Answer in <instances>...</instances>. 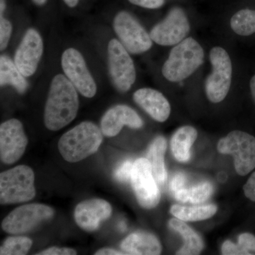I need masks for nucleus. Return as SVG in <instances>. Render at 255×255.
<instances>
[{"instance_id":"1","label":"nucleus","mask_w":255,"mask_h":255,"mask_svg":"<svg viewBox=\"0 0 255 255\" xmlns=\"http://www.w3.org/2000/svg\"><path fill=\"white\" fill-rule=\"evenodd\" d=\"M77 89L63 75H55L50 83L44 110V124L53 131L60 130L73 122L78 114Z\"/></svg>"},{"instance_id":"2","label":"nucleus","mask_w":255,"mask_h":255,"mask_svg":"<svg viewBox=\"0 0 255 255\" xmlns=\"http://www.w3.org/2000/svg\"><path fill=\"white\" fill-rule=\"evenodd\" d=\"M102 134L92 122H82L60 137V153L69 162H80L98 150L103 140Z\"/></svg>"},{"instance_id":"3","label":"nucleus","mask_w":255,"mask_h":255,"mask_svg":"<svg viewBox=\"0 0 255 255\" xmlns=\"http://www.w3.org/2000/svg\"><path fill=\"white\" fill-rule=\"evenodd\" d=\"M202 47L191 37L185 38L171 50L162 69V75L171 82H179L191 76L204 62Z\"/></svg>"},{"instance_id":"4","label":"nucleus","mask_w":255,"mask_h":255,"mask_svg":"<svg viewBox=\"0 0 255 255\" xmlns=\"http://www.w3.org/2000/svg\"><path fill=\"white\" fill-rule=\"evenodd\" d=\"M35 174L26 165L16 166L0 174V203L12 204L31 201L36 196Z\"/></svg>"},{"instance_id":"5","label":"nucleus","mask_w":255,"mask_h":255,"mask_svg":"<svg viewBox=\"0 0 255 255\" xmlns=\"http://www.w3.org/2000/svg\"><path fill=\"white\" fill-rule=\"evenodd\" d=\"M218 150L232 155L235 168L241 176H246L255 167V137L248 132L234 130L218 143Z\"/></svg>"},{"instance_id":"6","label":"nucleus","mask_w":255,"mask_h":255,"mask_svg":"<svg viewBox=\"0 0 255 255\" xmlns=\"http://www.w3.org/2000/svg\"><path fill=\"white\" fill-rule=\"evenodd\" d=\"M212 73L206 79L205 90L208 99L213 103L222 102L231 88L232 63L226 50L215 47L210 51Z\"/></svg>"},{"instance_id":"7","label":"nucleus","mask_w":255,"mask_h":255,"mask_svg":"<svg viewBox=\"0 0 255 255\" xmlns=\"http://www.w3.org/2000/svg\"><path fill=\"white\" fill-rule=\"evenodd\" d=\"M114 28L119 41L128 53L141 54L152 46L150 34L136 18L127 11H120L117 14L114 18Z\"/></svg>"},{"instance_id":"8","label":"nucleus","mask_w":255,"mask_h":255,"mask_svg":"<svg viewBox=\"0 0 255 255\" xmlns=\"http://www.w3.org/2000/svg\"><path fill=\"white\" fill-rule=\"evenodd\" d=\"M54 214V210L45 204H31L19 206L3 220L1 228L9 234H23L41 223L51 219Z\"/></svg>"},{"instance_id":"9","label":"nucleus","mask_w":255,"mask_h":255,"mask_svg":"<svg viewBox=\"0 0 255 255\" xmlns=\"http://www.w3.org/2000/svg\"><path fill=\"white\" fill-rule=\"evenodd\" d=\"M109 69L112 83L122 93L130 90L136 79L135 65L120 41L111 40L108 45Z\"/></svg>"},{"instance_id":"10","label":"nucleus","mask_w":255,"mask_h":255,"mask_svg":"<svg viewBox=\"0 0 255 255\" xmlns=\"http://www.w3.org/2000/svg\"><path fill=\"white\" fill-rule=\"evenodd\" d=\"M130 181L140 206L150 209L158 205L161 198L160 191L148 159L139 158L134 162Z\"/></svg>"},{"instance_id":"11","label":"nucleus","mask_w":255,"mask_h":255,"mask_svg":"<svg viewBox=\"0 0 255 255\" xmlns=\"http://www.w3.org/2000/svg\"><path fill=\"white\" fill-rule=\"evenodd\" d=\"M61 66L66 78L84 97L92 98L96 95L97 85L78 50L73 48L65 50L61 57Z\"/></svg>"},{"instance_id":"12","label":"nucleus","mask_w":255,"mask_h":255,"mask_svg":"<svg viewBox=\"0 0 255 255\" xmlns=\"http://www.w3.org/2000/svg\"><path fill=\"white\" fill-rule=\"evenodd\" d=\"M190 31L187 15L179 7H174L161 22L151 30L152 41L160 46H170L180 43Z\"/></svg>"},{"instance_id":"13","label":"nucleus","mask_w":255,"mask_h":255,"mask_svg":"<svg viewBox=\"0 0 255 255\" xmlns=\"http://www.w3.org/2000/svg\"><path fill=\"white\" fill-rule=\"evenodd\" d=\"M28 138L22 124L17 119L6 121L0 126V158L11 164L21 158L27 147Z\"/></svg>"},{"instance_id":"14","label":"nucleus","mask_w":255,"mask_h":255,"mask_svg":"<svg viewBox=\"0 0 255 255\" xmlns=\"http://www.w3.org/2000/svg\"><path fill=\"white\" fill-rule=\"evenodd\" d=\"M43 53V42L41 35L34 28H29L14 55V63L25 78L36 73Z\"/></svg>"},{"instance_id":"15","label":"nucleus","mask_w":255,"mask_h":255,"mask_svg":"<svg viewBox=\"0 0 255 255\" xmlns=\"http://www.w3.org/2000/svg\"><path fill=\"white\" fill-rule=\"evenodd\" d=\"M112 208L110 203L103 199H93L84 201L75 210V222L86 231H97L101 223L110 219Z\"/></svg>"},{"instance_id":"16","label":"nucleus","mask_w":255,"mask_h":255,"mask_svg":"<svg viewBox=\"0 0 255 255\" xmlns=\"http://www.w3.org/2000/svg\"><path fill=\"white\" fill-rule=\"evenodd\" d=\"M124 126L135 129L143 126L136 112L127 105L114 106L106 112L101 121V130L107 137L118 135Z\"/></svg>"},{"instance_id":"17","label":"nucleus","mask_w":255,"mask_h":255,"mask_svg":"<svg viewBox=\"0 0 255 255\" xmlns=\"http://www.w3.org/2000/svg\"><path fill=\"white\" fill-rule=\"evenodd\" d=\"M133 100L157 122H164L170 115L171 107L168 100L157 90L139 89L133 94Z\"/></svg>"},{"instance_id":"18","label":"nucleus","mask_w":255,"mask_h":255,"mask_svg":"<svg viewBox=\"0 0 255 255\" xmlns=\"http://www.w3.org/2000/svg\"><path fill=\"white\" fill-rule=\"evenodd\" d=\"M121 248L125 255H157L162 251L157 238L150 233H132L122 241Z\"/></svg>"},{"instance_id":"19","label":"nucleus","mask_w":255,"mask_h":255,"mask_svg":"<svg viewBox=\"0 0 255 255\" xmlns=\"http://www.w3.org/2000/svg\"><path fill=\"white\" fill-rule=\"evenodd\" d=\"M197 135V130L189 126L181 127L174 132L171 140V149L177 161L186 162L190 159L191 146L196 141Z\"/></svg>"},{"instance_id":"20","label":"nucleus","mask_w":255,"mask_h":255,"mask_svg":"<svg viewBox=\"0 0 255 255\" xmlns=\"http://www.w3.org/2000/svg\"><path fill=\"white\" fill-rule=\"evenodd\" d=\"M169 226L179 233L184 239V246L177 252V255H194L201 253L204 248V243L200 236L186 224L185 221L179 219H171Z\"/></svg>"},{"instance_id":"21","label":"nucleus","mask_w":255,"mask_h":255,"mask_svg":"<svg viewBox=\"0 0 255 255\" xmlns=\"http://www.w3.org/2000/svg\"><path fill=\"white\" fill-rule=\"evenodd\" d=\"M167 149V140L162 136H158L152 141L147 153V158L152 167V174L159 185L165 182L167 171L164 166V153Z\"/></svg>"},{"instance_id":"22","label":"nucleus","mask_w":255,"mask_h":255,"mask_svg":"<svg viewBox=\"0 0 255 255\" xmlns=\"http://www.w3.org/2000/svg\"><path fill=\"white\" fill-rule=\"evenodd\" d=\"M0 85L1 87L11 85L18 93L26 92L28 83L25 77L19 71L16 64L6 55L0 58Z\"/></svg>"},{"instance_id":"23","label":"nucleus","mask_w":255,"mask_h":255,"mask_svg":"<svg viewBox=\"0 0 255 255\" xmlns=\"http://www.w3.org/2000/svg\"><path fill=\"white\" fill-rule=\"evenodd\" d=\"M217 209V206L213 204L192 207L175 204L171 207L170 213L174 217L183 221H199L212 217Z\"/></svg>"},{"instance_id":"24","label":"nucleus","mask_w":255,"mask_h":255,"mask_svg":"<svg viewBox=\"0 0 255 255\" xmlns=\"http://www.w3.org/2000/svg\"><path fill=\"white\" fill-rule=\"evenodd\" d=\"M214 188L209 182L201 183L198 185L183 189L174 193V197L177 201L182 203H191L197 204L204 202L212 195Z\"/></svg>"},{"instance_id":"25","label":"nucleus","mask_w":255,"mask_h":255,"mask_svg":"<svg viewBox=\"0 0 255 255\" xmlns=\"http://www.w3.org/2000/svg\"><path fill=\"white\" fill-rule=\"evenodd\" d=\"M231 26L240 36H251L255 33V10H240L231 18Z\"/></svg>"},{"instance_id":"26","label":"nucleus","mask_w":255,"mask_h":255,"mask_svg":"<svg viewBox=\"0 0 255 255\" xmlns=\"http://www.w3.org/2000/svg\"><path fill=\"white\" fill-rule=\"evenodd\" d=\"M33 242L24 236H11L5 240L0 248L1 255H24L31 249Z\"/></svg>"},{"instance_id":"27","label":"nucleus","mask_w":255,"mask_h":255,"mask_svg":"<svg viewBox=\"0 0 255 255\" xmlns=\"http://www.w3.org/2000/svg\"><path fill=\"white\" fill-rule=\"evenodd\" d=\"M12 32V25L9 20L0 16V50L6 49Z\"/></svg>"},{"instance_id":"28","label":"nucleus","mask_w":255,"mask_h":255,"mask_svg":"<svg viewBox=\"0 0 255 255\" xmlns=\"http://www.w3.org/2000/svg\"><path fill=\"white\" fill-rule=\"evenodd\" d=\"M133 163L134 162H132L130 160H127L121 164L114 172L116 179L123 182H127L128 181L130 180Z\"/></svg>"},{"instance_id":"29","label":"nucleus","mask_w":255,"mask_h":255,"mask_svg":"<svg viewBox=\"0 0 255 255\" xmlns=\"http://www.w3.org/2000/svg\"><path fill=\"white\" fill-rule=\"evenodd\" d=\"M238 245L250 255L255 253V237L251 233H243L238 238Z\"/></svg>"},{"instance_id":"30","label":"nucleus","mask_w":255,"mask_h":255,"mask_svg":"<svg viewBox=\"0 0 255 255\" xmlns=\"http://www.w3.org/2000/svg\"><path fill=\"white\" fill-rule=\"evenodd\" d=\"M222 254L225 255H250L239 245H236L231 241H226L223 244Z\"/></svg>"},{"instance_id":"31","label":"nucleus","mask_w":255,"mask_h":255,"mask_svg":"<svg viewBox=\"0 0 255 255\" xmlns=\"http://www.w3.org/2000/svg\"><path fill=\"white\" fill-rule=\"evenodd\" d=\"M131 4L146 8V9H155L163 6L165 0H128Z\"/></svg>"},{"instance_id":"32","label":"nucleus","mask_w":255,"mask_h":255,"mask_svg":"<svg viewBox=\"0 0 255 255\" xmlns=\"http://www.w3.org/2000/svg\"><path fill=\"white\" fill-rule=\"evenodd\" d=\"M77 252L73 249L67 248L52 247L38 253V255H75Z\"/></svg>"},{"instance_id":"33","label":"nucleus","mask_w":255,"mask_h":255,"mask_svg":"<svg viewBox=\"0 0 255 255\" xmlns=\"http://www.w3.org/2000/svg\"><path fill=\"white\" fill-rule=\"evenodd\" d=\"M186 181H187V178H186L185 174L182 173V172L176 174L171 180V191L175 193L177 191L183 189L184 186L185 185Z\"/></svg>"},{"instance_id":"34","label":"nucleus","mask_w":255,"mask_h":255,"mask_svg":"<svg viewBox=\"0 0 255 255\" xmlns=\"http://www.w3.org/2000/svg\"><path fill=\"white\" fill-rule=\"evenodd\" d=\"M243 190L247 198L255 201V172L252 174L251 177L243 187Z\"/></svg>"},{"instance_id":"35","label":"nucleus","mask_w":255,"mask_h":255,"mask_svg":"<svg viewBox=\"0 0 255 255\" xmlns=\"http://www.w3.org/2000/svg\"><path fill=\"white\" fill-rule=\"evenodd\" d=\"M125 255L122 252L115 251L112 248H102L95 253V255Z\"/></svg>"},{"instance_id":"36","label":"nucleus","mask_w":255,"mask_h":255,"mask_svg":"<svg viewBox=\"0 0 255 255\" xmlns=\"http://www.w3.org/2000/svg\"><path fill=\"white\" fill-rule=\"evenodd\" d=\"M63 1L65 4L68 5L69 7L73 8L78 4V2L80 0H63Z\"/></svg>"},{"instance_id":"37","label":"nucleus","mask_w":255,"mask_h":255,"mask_svg":"<svg viewBox=\"0 0 255 255\" xmlns=\"http://www.w3.org/2000/svg\"><path fill=\"white\" fill-rule=\"evenodd\" d=\"M251 90L252 96L255 102V75L253 77L251 80Z\"/></svg>"},{"instance_id":"38","label":"nucleus","mask_w":255,"mask_h":255,"mask_svg":"<svg viewBox=\"0 0 255 255\" xmlns=\"http://www.w3.org/2000/svg\"><path fill=\"white\" fill-rule=\"evenodd\" d=\"M5 9H6L5 0H0V16H3Z\"/></svg>"},{"instance_id":"39","label":"nucleus","mask_w":255,"mask_h":255,"mask_svg":"<svg viewBox=\"0 0 255 255\" xmlns=\"http://www.w3.org/2000/svg\"><path fill=\"white\" fill-rule=\"evenodd\" d=\"M35 4L38 5V6H42V5L45 4L46 3L47 0H32Z\"/></svg>"},{"instance_id":"40","label":"nucleus","mask_w":255,"mask_h":255,"mask_svg":"<svg viewBox=\"0 0 255 255\" xmlns=\"http://www.w3.org/2000/svg\"><path fill=\"white\" fill-rule=\"evenodd\" d=\"M119 228L121 230V231H126V230H127V225H126V223L124 222H120L119 224Z\"/></svg>"}]
</instances>
